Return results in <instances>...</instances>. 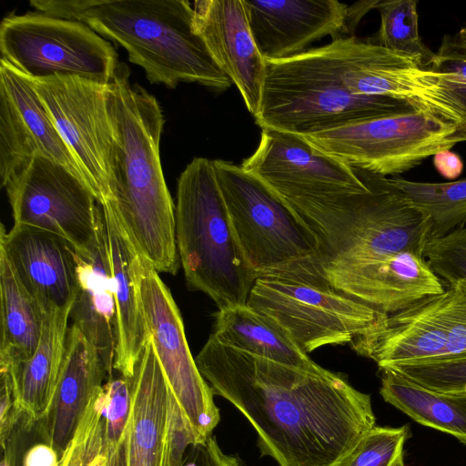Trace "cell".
<instances>
[{
	"instance_id": "24",
	"label": "cell",
	"mask_w": 466,
	"mask_h": 466,
	"mask_svg": "<svg viewBox=\"0 0 466 466\" xmlns=\"http://www.w3.org/2000/svg\"><path fill=\"white\" fill-rule=\"evenodd\" d=\"M107 371L96 349L74 324L67 330L63 363L47 417L36 425L40 439L61 457Z\"/></svg>"
},
{
	"instance_id": "1",
	"label": "cell",
	"mask_w": 466,
	"mask_h": 466,
	"mask_svg": "<svg viewBox=\"0 0 466 466\" xmlns=\"http://www.w3.org/2000/svg\"><path fill=\"white\" fill-rule=\"evenodd\" d=\"M214 394L258 435L279 466H345L376 423L369 394L320 366L305 370L229 347L210 334L195 358Z\"/></svg>"
},
{
	"instance_id": "9",
	"label": "cell",
	"mask_w": 466,
	"mask_h": 466,
	"mask_svg": "<svg viewBox=\"0 0 466 466\" xmlns=\"http://www.w3.org/2000/svg\"><path fill=\"white\" fill-rule=\"evenodd\" d=\"M213 164L236 236L258 276L317 254L316 236L275 190L241 166Z\"/></svg>"
},
{
	"instance_id": "36",
	"label": "cell",
	"mask_w": 466,
	"mask_h": 466,
	"mask_svg": "<svg viewBox=\"0 0 466 466\" xmlns=\"http://www.w3.org/2000/svg\"><path fill=\"white\" fill-rule=\"evenodd\" d=\"M424 258L446 284L460 279L466 280V228L432 238L426 247Z\"/></svg>"
},
{
	"instance_id": "46",
	"label": "cell",
	"mask_w": 466,
	"mask_h": 466,
	"mask_svg": "<svg viewBox=\"0 0 466 466\" xmlns=\"http://www.w3.org/2000/svg\"><path fill=\"white\" fill-rule=\"evenodd\" d=\"M462 129H463V133H464L465 137H466V125L462 126Z\"/></svg>"
},
{
	"instance_id": "17",
	"label": "cell",
	"mask_w": 466,
	"mask_h": 466,
	"mask_svg": "<svg viewBox=\"0 0 466 466\" xmlns=\"http://www.w3.org/2000/svg\"><path fill=\"white\" fill-rule=\"evenodd\" d=\"M258 49L265 60L307 51L327 35L348 32L350 6L337 0H243Z\"/></svg>"
},
{
	"instance_id": "14",
	"label": "cell",
	"mask_w": 466,
	"mask_h": 466,
	"mask_svg": "<svg viewBox=\"0 0 466 466\" xmlns=\"http://www.w3.org/2000/svg\"><path fill=\"white\" fill-rule=\"evenodd\" d=\"M140 290L150 339L165 379L197 441H203L220 420L214 392L191 354L170 290L145 258Z\"/></svg>"
},
{
	"instance_id": "48",
	"label": "cell",
	"mask_w": 466,
	"mask_h": 466,
	"mask_svg": "<svg viewBox=\"0 0 466 466\" xmlns=\"http://www.w3.org/2000/svg\"><path fill=\"white\" fill-rule=\"evenodd\" d=\"M465 28V27H464ZM466 29V28H465Z\"/></svg>"
},
{
	"instance_id": "31",
	"label": "cell",
	"mask_w": 466,
	"mask_h": 466,
	"mask_svg": "<svg viewBox=\"0 0 466 466\" xmlns=\"http://www.w3.org/2000/svg\"><path fill=\"white\" fill-rule=\"evenodd\" d=\"M416 0L378 1L380 25L374 37L368 41L415 59L429 68L435 57L419 35Z\"/></svg>"
},
{
	"instance_id": "18",
	"label": "cell",
	"mask_w": 466,
	"mask_h": 466,
	"mask_svg": "<svg viewBox=\"0 0 466 466\" xmlns=\"http://www.w3.org/2000/svg\"><path fill=\"white\" fill-rule=\"evenodd\" d=\"M451 291L429 296L392 314H386L350 344L379 369L398 363L441 359L450 325Z\"/></svg>"
},
{
	"instance_id": "47",
	"label": "cell",
	"mask_w": 466,
	"mask_h": 466,
	"mask_svg": "<svg viewBox=\"0 0 466 466\" xmlns=\"http://www.w3.org/2000/svg\"><path fill=\"white\" fill-rule=\"evenodd\" d=\"M466 28V26H464Z\"/></svg>"
},
{
	"instance_id": "25",
	"label": "cell",
	"mask_w": 466,
	"mask_h": 466,
	"mask_svg": "<svg viewBox=\"0 0 466 466\" xmlns=\"http://www.w3.org/2000/svg\"><path fill=\"white\" fill-rule=\"evenodd\" d=\"M76 259L77 285L70 319L98 351L109 380L116 346V306L101 209L92 247L76 250Z\"/></svg>"
},
{
	"instance_id": "28",
	"label": "cell",
	"mask_w": 466,
	"mask_h": 466,
	"mask_svg": "<svg viewBox=\"0 0 466 466\" xmlns=\"http://www.w3.org/2000/svg\"><path fill=\"white\" fill-rule=\"evenodd\" d=\"M215 317L212 335L225 345L305 370L319 366L274 319L248 304L219 309Z\"/></svg>"
},
{
	"instance_id": "33",
	"label": "cell",
	"mask_w": 466,
	"mask_h": 466,
	"mask_svg": "<svg viewBox=\"0 0 466 466\" xmlns=\"http://www.w3.org/2000/svg\"><path fill=\"white\" fill-rule=\"evenodd\" d=\"M410 427L374 426L362 438L345 466H405L404 444Z\"/></svg>"
},
{
	"instance_id": "34",
	"label": "cell",
	"mask_w": 466,
	"mask_h": 466,
	"mask_svg": "<svg viewBox=\"0 0 466 466\" xmlns=\"http://www.w3.org/2000/svg\"><path fill=\"white\" fill-rule=\"evenodd\" d=\"M103 392L102 453L109 458L124 442L132 403L130 378L107 380Z\"/></svg>"
},
{
	"instance_id": "44",
	"label": "cell",
	"mask_w": 466,
	"mask_h": 466,
	"mask_svg": "<svg viewBox=\"0 0 466 466\" xmlns=\"http://www.w3.org/2000/svg\"><path fill=\"white\" fill-rule=\"evenodd\" d=\"M86 466H109L108 458L103 453H99L92 458Z\"/></svg>"
},
{
	"instance_id": "26",
	"label": "cell",
	"mask_w": 466,
	"mask_h": 466,
	"mask_svg": "<svg viewBox=\"0 0 466 466\" xmlns=\"http://www.w3.org/2000/svg\"><path fill=\"white\" fill-rule=\"evenodd\" d=\"M72 306L45 313L40 340L33 356L10 376L14 397L29 428L48 415L66 350Z\"/></svg>"
},
{
	"instance_id": "38",
	"label": "cell",
	"mask_w": 466,
	"mask_h": 466,
	"mask_svg": "<svg viewBox=\"0 0 466 466\" xmlns=\"http://www.w3.org/2000/svg\"><path fill=\"white\" fill-rule=\"evenodd\" d=\"M448 288L451 291L450 325L446 345L439 360L466 357V280L457 279Z\"/></svg>"
},
{
	"instance_id": "42",
	"label": "cell",
	"mask_w": 466,
	"mask_h": 466,
	"mask_svg": "<svg viewBox=\"0 0 466 466\" xmlns=\"http://www.w3.org/2000/svg\"><path fill=\"white\" fill-rule=\"evenodd\" d=\"M436 170L447 179L458 177L463 171L461 157L451 149L442 150L433 156Z\"/></svg>"
},
{
	"instance_id": "15",
	"label": "cell",
	"mask_w": 466,
	"mask_h": 466,
	"mask_svg": "<svg viewBox=\"0 0 466 466\" xmlns=\"http://www.w3.org/2000/svg\"><path fill=\"white\" fill-rule=\"evenodd\" d=\"M240 166L282 198L368 188L355 169L300 136L276 129H262L258 147Z\"/></svg>"
},
{
	"instance_id": "13",
	"label": "cell",
	"mask_w": 466,
	"mask_h": 466,
	"mask_svg": "<svg viewBox=\"0 0 466 466\" xmlns=\"http://www.w3.org/2000/svg\"><path fill=\"white\" fill-rule=\"evenodd\" d=\"M326 47L351 93L404 101L418 112L464 126L442 76L415 59L355 36H340Z\"/></svg>"
},
{
	"instance_id": "6",
	"label": "cell",
	"mask_w": 466,
	"mask_h": 466,
	"mask_svg": "<svg viewBox=\"0 0 466 466\" xmlns=\"http://www.w3.org/2000/svg\"><path fill=\"white\" fill-rule=\"evenodd\" d=\"M418 112L404 101L359 96L341 81L326 46L282 60H266L260 106L264 128L310 135L366 120Z\"/></svg>"
},
{
	"instance_id": "41",
	"label": "cell",
	"mask_w": 466,
	"mask_h": 466,
	"mask_svg": "<svg viewBox=\"0 0 466 466\" xmlns=\"http://www.w3.org/2000/svg\"><path fill=\"white\" fill-rule=\"evenodd\" d=\"M59 454L48 443H35L26 448L22 456V466H58Z\"/></svg>"
},
{
	"instance_id": "16",
	"label": "cell",
	"mask_w": 466,
	"mask_h": 466,
	"mask_svg": "<svg viewBox=\"0 0 466 466\" xmlns=\"http://www.w3.org/2000/svg\"><path fill=\"white\" fill-rule=\"evenodd\" d=\"M35 156L53 159L83 179L32 81L0 59L1 183Z\"/></svg>"
},
{
	"instance_id": "4",
	"label": "cell",
	"mask_w": 466,
	"mask_h": 466,
	"mask_svg": "<svg viewBox=\"0 0 466 466\" xmlns=\"http://www.w3.org/2000/svg\"><path fill=\"white\" fill-rule=\"evenodd\" d=\"M367 190L286 197L310 228L322 271L346 268L400 252L424 257L431 240L430 215L387 177L355 169Z\"/></svg>"
},
{
	"instance_id": "35",
	"label": "cell",
	"mask_w": 466,
	"mask_h": 466,
	"mask_svg": "<svg viewBox=\"0 0 466 466\" xmlns=\"http://www.w3.org/2000/svg\"><path fill=\"white\" fill-rule=\"evenodd\" d=\"M430 69L441 74L443 82L461 109L466 125V29L444 35Z\"/></svg>"
},
{
	"instance_id": "19",
	"label": "cell",
	"mask_w": 466,
	"mask_h": 466,
	"mask_svg": "<svg viewBox=\"0 0 466 466\" xmlns=\"http://www.w3.org/2000/svg\"><path fill=\"white\" fill-rule=\"evenodd\" d=\"M193 9L197 32L255 117L262 96L266 60L255 43L243 0H198Z\"/></svg>"
},
{
	"instance_id": "27",
	"label": "cell",
	"mask_w": 466,
	"mask_h": 466,
	"mask_svg": "<svg viewBox=\"0 0 466 466\" xmlns=\"http://www.w3.org/2000/svg\"><path fill=\"white\" fill-rule=\"evenodd\" d=\"M0 373L14 376L37 349L45 310L26 289L0 246Z\"/></svg>"
},
{
	"instance_id": "10",
	"label": "cell",
	"mask_w": 466,
	"mask_h": 466,
	"mask_svg": "<svg viewBox=\"0 0 466 466\" xmlns=\"http://www.w3.org/2000/svg\"><path fill=\"white\" fill-rule=\"evenodd\" d=\"M353 169L396 177L466 141L462 126L422 112L353 123L300 136Z\"/></svg>"
},
{
	"instance_id": "12",
	"label": "cell",
	"mask_w": 466,
	"mask_h": 466,
	"mask_svg": "<svg viewBox=\"0 0 466 466\" xmlns=\"http://www.w3.org/2000/svg\"><path fill=\"white\" fill-rule=\"evenodd\" d=\"M14 225L43 229L88 250L97 234L99 202L87 185L64 165L35 156L5 182Z\"/></svg>"
},
{
	"instance_id": "2",
	"label": "cell",
	"mask_w": 466,
	"mask_h": 466,
	"mask_svg": "<svg viewBox=\"0 0 466 466\" xmlns=\"http://www.w3.org/2000/svg\"><path fill=\"white\" fill-rule=\"evenodd\" d=\"M107 107L116 144L114 201L123 224L142 257L159 273L179 268L175 205L160 160L165 123L157 98L130 81L119 62L107 87Z\"/></svg>"
},
{
	"instance_id": "45",
	"label": "cell",
	"mask_w": 466,
	"mask_h": 466,
	"mask_svg": "<svg viewBox=\"0 0 466 466\" xmlns=\"http://www.w3.org/2000/svg\"><path fill=\"white\" fill-rule=\"evenodd\" d=\"M26 449V447L22 451V452L20 453L19 457H18V460H17V464L16 466H22V462H21V460H22V456H23V453L25 451V450Z\"/></svg>"
},
{
	"instance_id": "23",
	"label": "cell",
	"mask_w": 466,
	"mask_h": 466,
	"mask_svg": "<svg viewBox=\"0 0 466 466\" xmlns=\"http://www.w3.org/2000/svg\"><path fill=\"white\" fill-rule=\"evenodd\" d=\"M0 246L43 309L71 307L76 291V250L65 238L33 227L1 224Z\"/></svg>"
},
{
	"instance_id": "5",
	"label": "cell",
	"mask_w": 466,
	"mask_h": 466,
	"mask_svg": "<svg viewBox=\"0 0 466 466\" xmlns=\"http://www.w3.org/2000/svg\"><path fill=\"white\" fill-rule=\"evenodd\" d=\"M175 222L188 287L208 295L218 309L247 304L258 275L236 236L213 160L195 157L181 172Z\"/></svg>"
},
{
	"instance_id": "37",
	"label": "cell",
	"mask_w": 466,
	"mask_h": 466,
	"mask_svg": "<svg viewBox=\"0 0 466 466\" xmlns=\"http://www.w3.org/2000/svg\"><path fill=\"white\" fill-rule=\"evenodd\" d=\"M103 411L102 389L86 407L73 438L60 457L58 466H86L93 458L90 453V444L102 425Z\"/></svg>"
},
{
	"instance_id": "21",
	"label": "cell",
	"mask_w": 466,
	"mask_h": 466,
	"mask_svg": "<svg viewBox=\"0 0 466 466\" xmlns=\"http://www.w3.org/2000/svg\"><path fill=\"white\" fill-rule=\"evenodd\" d=\"M99 204L106 235L116 306V346L114 370L123 377L131 378L150 336L140 290L144 258L116 208L109 202Z\"/></svg>"
},
{
	"instance_id": "3",
	"label": "cell",
	"mask_w": 466,
	"mask_h": 466,
	"mask_svg": "<svg viewBox=\"0 0 466 466\" xmlns=\"http://www.w3.org/2000/svg\"><path fill=\"white\" fill-rule=\"evenodd\" d=\"M37 11L82 22L124 47L152 84L197 83L224 91L232 82L194 25L186 0H33Z\"/></svg>"
},
{
	"instance_id": "30",
	"label": "cell",
	"mask_w": 466,
	"mask_h": 466,
	"mask_svg": "<svg viewBox=\"0 0 466 466\" xmlns=\"http://www.w3.org/2000/svg\"><path fill=\"white\" fill-rule=\"evenodd\" d=\"M389 179L430 215L431 239L465 228L466 177L443 183L414 182L398 176Z\"/></svg>"
},
{
	"instance_id": "22",
	"label": "cell",
	"mask_w": 466,
	"mask_h": 466,
	"mask_svg": "<svg viewBox=\"0 0 466 466\" xmlns=\"http://www.w3.org/2000/svg\"><path fill=\"white\" fill-rule=\"evenodd\" d=\"M130 380L132 403L124 439L126 466H173L174 396L150 336Z\"/></svg>"
},
{
	"instance_id": "39",
	"label": "cell",
	"mask_w": 466,
	"mask_h": 466,
	"mask_svg": "<svg viewBox=\"0 0 466 466\" xmlns=\"http://www.w3.org/2000/svg\"><path fill=\"white\" fill-rule=\"evenodd\" d=\"M182 466H243V461L238 455L224 453L216 441L207 440L187 450Z\"/></svg>"
},
{
	"instance_id": "8",
	"label": "cell",
	"mask_w": 466,
	"mask_h": 466,
	"mask_svg": "<svg viewBox=\"0 0 466 466\" xmlns=\"http://www.w3.org/2000/svg\"><path fill=\"white\" fill-rule=\"evenodd\" d=\"M0 51L1 59L32 80L74 76L109 85L119 63L112 44L87 25L39 11L2 20Z\"/></svg>"
},
{
	"instance_id": "40",
	"label": "cell",
	"mask_w": 466,
	"mask_h": 466,
	"mask_svg": "<svg viewBox=\"0 0 466 466\" xmlns=\"http://www.w3.org/2000/svg\"><path fill=\"white\" fill-rule=\"evenodd\" d=\"M0 392V441L2 445L24 415L15 400L11 378L7 373H1Z\"/></svg>"
},
{
	"instance_id": "7",
	"label": "cell",
	"mask_w": 466,
	"mask_h": 466,
	"mask_svg": "<svg viewBox=\"0 0 466 466\" xmlns=\"http://www.w3.org/2000/svg\"><path fill=\"white\" fill-rule=\"evenodd\" d=\"M247 304L274 319L306 353L351 343L386 315L334 288L313 257L258 275Z\"/></svg>"
},
{
	"instance_id": "29",
	"label": "cell",
	"mask_w": 466,
	"mask_h": 466,
	"mask_svg": "<svg viewBox=\"0 0 466 466\" xmlns=\"http://www.w3.org/2000/svg\"><path fill=\"white\" fill-rule=\"evenodd\" d=\"M381 371L383 400L416 422L446 432L466 444V390L441 392L387 370Z\"/></svg>"
},
{
	"instance_id": "11",
	"label": "cell",
	"mask_w": 466,
	"mask_h": 466,
	"mask_svg": "<svg viewBox=\"0 0 466 466\" xmlns=\"http://www.w3.org/2000/svg\"><path fill=\"white\" fill-rule=\"evenodd\" d=\"M85 183L101 204L114 201L116 153L107 87L74 76L32 80Z\"/></svg>"
},
{
	"instance_id": "32",
	"label": "cell",
	"mask_w": 466,
	"mask_h": 466,
	"mask_svg": "<svg viewBox=\"0 0 466 466\" xmlns=\"http://www.w3.org/2000/svg\"><path fill=\"white\" fill-rule=\"evenodd\" d=\"M387 370L441 392L466 390V357L389 365Z\"/></svg>"
},
{
	"instance_id": "20",
	"label": "cell",
	"mask_w": 466,
	"mask_h": 466,
	"mask_svg": "<svg viewBox=\"0 0 466 466\" xmlns=\"http://www.w3.org/2000/svg\"><path fill=\"white\" fill-rule=\"evenodd\" d=\"M322 272L334 288L384 314L446 289L425 258L411 252Z\"/></svg>"
},
{
	"instance_id": "43",
	"label": "cell",
	"mask_w": 466,
	"mask_h": 466,
	"mask_svg": "<svg viewBox=\"0 0 466 466\" xmlns=\"http://www.w3.org/2000/svg\"><path fill=\"white\" fill-rule=\"evenodd\" d=\"M109 466H126L125 446L122 445L108 458Z\"/></svg>"
}]
</instances>
